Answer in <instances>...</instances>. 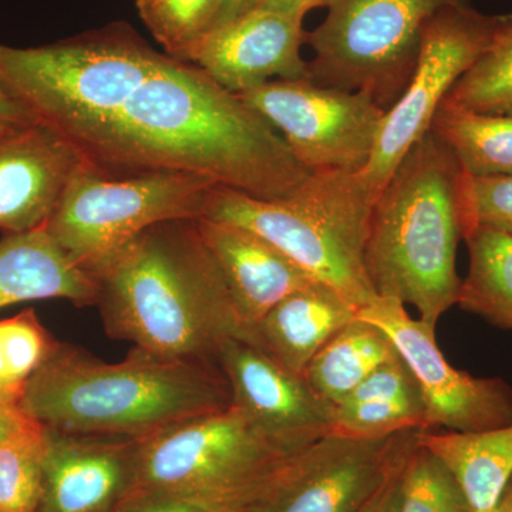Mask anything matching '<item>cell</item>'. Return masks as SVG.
Wrapping results in <instances>:
<instances>
[{"label":"cell","instance_id":"cell-1","mask_svg":"<svg viewBox=\"0 0 512 512\" xmlns=\"http://www.w3.org/2000/svg\"><path fill=\"white\" fill-rule=\"evenodd\" d=\"M79 156L110 177L184 171L265 201L289 197L311 174L238 94L167 53Z\"/></svg>","mask_w":512,"mask_h":512},{"label":"cell","instance_id":"cell-33","mask_svg":"<svg viewBox=\"0 0 512 512\" xmlns=\"http://www.w3.org/2000/svg\"><path fill=\"white\" fill-rule=\"evenodd\" d=\"M40 120L0 76V136L39 126Z\"/></svg>","mask_w":512,"mask_h":512},{"label":"cell","instance_id":"cell-38","mask_svg":"<svg viewBox=\"0 0 512 512\" xmlns=\"http://www.w3.org/2000/svg\"><path fill=\"white\" fill-rule=\"evenodd\" d=\"M25 386V384H23ZM22 384H13L0 380V404L6 406H19L23 393Z\"/></svg>","mask_w":512,"mask_h":512},{"label":"cell","instance_id":"cell-15","mask_svg":"<svg viewBox=\"0 0 512 512\" xmlns=\"http://www.w3.org/2000/svg\"><path fill=\"white\" fill-rule=\"evenodd\" d=\"M305 16L274 10H245L211 30L183 62L194 63L235 94L272 80L309 79L302 59Z\"/></svg>","mask_w":512,"mask_h":512},{"label":"cell","instance_id":"cell-29","mask_svg":"<svg viewBox=\"0 0 512 512\" xmlns=\"http://www.w3.org/2000/svg\"><path fill=\"white\" fill-rule=\"evenodd\" d=\"M400 512H470L456 478L419 436L403 464Z\"/></svg>","mask_w":512,"mask_h":512},{"label":"cell","instance_id":"cell-23","mask_svg":"<svg viewBox=\"0 0 512 512\" xmlns=\"http://www.w3.org/2000/svg\"><path fill=\"white\" fill-rule=\"evenodd\" d=\"M397 357L399 352L382 329L356 318L316 353L303 377L323 402L333 406Z\"/></svg>","mask_w":512,"mask_h":512},{"label":"cell","instance_id":"cell-31","mask_svg":"<svg viewBox=\"0 0 512 512\" xmlns=\"http://www.w3.org/2000/svg\"><path fill=\"white\" fill-rule=\"evenodd\" d=\"M464 224L488 227L512 237V177H471L464 173Z\"/></svg>","mask_w":512,"mask_h":512},{"label":"cell","instance_id":"cell-14","mask_svg":"<svg viewBox=\"0 0 512 512\" xmlns=\"http://www.w3.org/2000/svg\"><path fill=\"white\" fill-rule=\"evenodd\" d=\"M218 366L238 407L269 443L295 454L330 436V406L305 377L289 372L248 340L221 346Z\"/></svg>","mask_w":512,"mask_h":512},{"label":"cell","instance_id":"cell-2","mask_svg":"<svg viewBox=\"0 0 512 512\" xmlns=\"http://www.w3.org/2000/svg\"><path fill=\"white\" fill-rule=\"evenodd\" d=\"M92 276L110 338L151 355L218 366L228 339L248 340L195 220L147 228Z\"/></svg>","mask_w":512,"mask_h":512},{"label":"cell","instance_id":"cell-36","mask_svg":"<svg viewBox=\"0 0 512 512\" xmlns=\"http://www.w3.org/2000/svg\"><path fill=\"white\" fill-rule=\"evenodd\" d=\"M32 421L33 419H30L28 414L23 413L19 406L0 404V441L8 439L12 434L18 433L19 430L25 429Z\"/></svg>","mask_w":512,"mask_h":512},{"label":"cell","instance_id":"cell-27","mask_svg":"<svg viewBox=\"0 0 512 512\" xmlns=\"http://www.w3.org/2000/svg\"><path fill=\"white\" fill-rule=\"evenodd\" d=\"M478 114H512V25L448 93L444 103Z\"/></svg>","mask_w":512,"mask_h":512},{"label":"cell","instance_id":"cell-12","mask_svg":"<svg viewBox=\"0 0 512 512\" xmlns=\"http://www.w3.org/2000/svg\"><path fill=\"white\" fill-rule=\"evenodd\" d=\"M420 431L380 439L323 437L286 458L248 512H359Z\"/></svg>","mask_w":512,"mask_h":512},{"label":"cell","instance_id":"cell-18","mask_svg":"<svg viewBox=\"0 0 512 512\" xmlns=\"http://www.w3.org/2000/svg\"><path fill=\"white\" fill-rule=\"evenodd\" d=\"M195 225L224 279L248 342L259 320L276 303L316 282L274 245L248 229L208 218H197Z\"/></svg>","mask_w":512,"mask_h":512},{"label":"cell","instance_id":"cell-7","mask_svg":"<svg viewBox=\"0 0 512 512\" xmlns=\"http://www.w3.org/2000/svg\"><path fill=\"white\" fill-rule=\"evenodd\" d=\"M291 456L269 443L231 404L140 439L133 487L124 503L183 495L248 512Z\"/></svg>","mask_w":512,"mask_h":512},{"label":"cell","instance_id":"cell-28","mask_svg":"<svg viewBox=\"0 0 512 512\" xmlns=\"http://www.w3.org/2000/svg\"><path fill=\"white\" fill-rule=\"evenodd\" d=\"M138 16L164 53L183 62L210 33L221 0H134Z\"/></svg>","mask_w":512,"mask_h":512},{"label":"cell","instance_id":"cell-9","mask_svg":"<svg viewBox=\"0 0 512 512\" xmlns=\"http://www.w3.org/2000/svg\"><path fill=\"white\" fill-rule=\"evenodd\" d=\"M460 0H332L325 20L306 33L319 86L372 94L383 110L400 99L419 59L430 19Z\"/></svg>","mask_w":512,"mask_h":512},{"label":"cell","instance_id":"cell-19","mask_svg":"<svg viewBox=\"0 0 512 512\" xmlns=\"http://www.w3.org/2000/svg\"><path fill=\"white\" fill-rule=\"evenodd\" d=\"M357 311L335 289L315 282L276 303L252 330L249 343L303 377L316 353L357 318Z\"/></svg>","mask_w":512,"mask_h":512},{"label":"cell","instance_id":"cell-8","mask_svg":"<svg viewBox=\"0 0 512 512\" xmlns=\"http://www.w3.org/2000/svg\"><path fill=\"white\" fill-rule=\"evenodd\" d=\"M215 185L211 178L184 171L110 177L82 164L43 228L92 275L147 228L201 218Z\"/></svg>","mask_w":512,"mask_h":512},{"label":"cell","instance_id":"cell-16","mask_svg":"<svg viewBox=\"0 0 512 512\" xmlns=\"http://www.w3.org/2000/svg\"><path fill=\"white\" fill-rule=\"evenodd\" d=\"M37 512H116L136 474L140 439L47 429Z\"/></svg>","mask_w":512,"mask_h":512},{"label":"cell","instance_id":"cell-5","mask_svg":"<svg viewBox=\"0 0 512 512\" xmlns=\"http://www.w3.org/2000/svg\"><path fill=\"white\" fill-rule=\"evenodd\" d=\"M372 205L362 174L320 171L275 201L215 185L201 218L254 232L360 309L379 298L363 262Z\"/></svg>","mask_w":512,"mask_h":512},{"label":"cell","instance_id":"cell-21","mask_svg":"<svg viewBox=\"0 0 512 512\" xmlns=\"http://www.w3.org/2000/svg\"><path fill=\"white\" fill-rule=\"evenodd\" d=\"M407 430L430 429L419 386L402 357L330 406V436L380 439Z\"/></svg>","mask_w":512,"mask_h":512},{"label":"cell","instance_id":"cell-24","mask_svg":"<svg viewBox=\"0 0 512 512\" xmlns=\"http://www.w3.org/2000/svg\"><path fill=\"white\" fill-rule=\"evenodd\" d=\"M470 255L457 305L498 328L512 330V237L488 227L464 235Z\"/></svg>","mask_w":512,"mask_h":512},{"label":"cell","instance_id":"cell-17","mask_svg":"<svg viewBox=\"0 0 512 512\" xmlns=\"http://www.w3.org/2000/svg\"><path fill=\"white\" fill-rule=\"evenodd\" d=\"M83 161L49 127L0 136V229L23 234L45 227Z\"/></svg>","mask_w":512,"mask_h":512},{"label":"cell","instance_id":"cell-34","mask_svg":"<svg viewBox=\"0 0 512 512\" xmlns=\"http://www.w3.org/2000/svg\"><path fill=\"white\" fill-rule=\"evenodd\" d=\"M409 453L393 467L389 476L380 485L379 490L369 498V501L360 508L359 512H400V478H402L404 461H406Z\"/></svg>","mask_w":512,"mask_h":512},{"label":"cell","instance_id":"cell-35","mask_svg":"<svg viewBox=\"0 0 512 512\" xmlns=\"http://www.w3.org/2000/svg\"><path fill=\"white\" fill-rule=\"evenodd\" d=\"M330 2L332 0H247L241 13L245 10H274L306 16L313 9L328 8Z\"/></svg>","mask_w":512,"mask_h":512},{"label":"cell","instance_id":"cell-3","mask_svg":"<svg viewBox=\"0 0 512 512\" xmlns=\"http://www.w3.org/2000/svg\"><path fill=\"white\" fill-rule=\"evenodd\" d=\"M220 366L170 360L134 348L106 363L59 343L23 386L19 409L47 429L146 439L231 406Z\"/></svg>","mask_w":512,"mask_h":512},{"label":"cell","instance_id":"cell-39","mask_svg":"<svg viewBox=\"0 0 512 512\" xmlns=\"http://www.w3.org/2000/svg\"><path fill=\"white\" fill-rule=\"evenodd\" d=\"M494 512H512V480L508 487L505 488L504 494L501 495Z\"/></svg>","mask_w":512,"mask_h":512},{"label":"cell","instance_id":"cell-37","mask_svg":"<svg viewBox=\"0 0 512 512\" xmlns=\"http://www.w3.org/2000/svg\"><path fill=\"white\" fill-rule=\"evenodd\" d=\"M247 0H221L220 8H218L217 16H215L214 25L211 30L220 28L225 23L231 22L232 19L237 18L244 8ZM210 30V32H211Z\"/></svg>","mask_w":512,"mask_h":512},{"label":"cell","instance_id":"cell-32","mask_svg":"<svg viewBox=\"0 0 512 512\" xmlns=\"http://www.w3.org/2000/svg\"><path fill=\"white\" fill-rule=\"evenodd\" d=\"M116 512H239L228 505L183 497V495H150L134 498L121 505Z\"/></svg>","mask_w":512,"mask_h":512},{"label":"cell","instance_id":"cell-4","mask_svg":"<svg viewBox=\"0 0 512 512\" xmlns=\"http://www.w3.org/2000/svg\"><path fill=\"white\" fill-rule=\"evenodd\" d=\"M464 171L433 131L397 165L370 212L363 262L379 298L413 305L436 326L457 305L464 239Z\"/></svg>","mask_w":512,"mask_h":512},{"label":"cell","instance_id":"cell-22","mask_svg":"<svg viewBox=\"0 0 512 512\" xmlns=\"http://www.w3.org/2000/svg\"><path fill=\"white\" fill-rule=\"evenodd\" d=\"M419 441L451 471L470 512H494L512 480V423L474 433L421 430Z\"/></svg>","mask_w":512,"mask_h":512},{"label":"cell","instance_id":"cell-10","mask_svg":"<svg viewBox=\"0 0 512 512\" xmlns=\"http://www.w3.org/2000/svg\"><path fill=\"white\" fill-rule=\"evenodd\" d=\"M511 25L512 15H485L468 0L444 6L430 19L409 86L386 111L375 150L360 173L373 201L407 151L429 133L454 84Z\"/></svg>","mask_w":512,"mask_h":512},{"label":"cell","instance_id":"cell-11","mask_svg":"<svg viewBox=\"0 0 512 512\" xmlns=\"http://www.w3.org/2000/svg\"><path fill=\"white\" fill-rule=\"evenodd\" d=\"M238 96L281 134L309 173H362L386 116L370 93L309 79L272 80Z\"/></svg>","mask_w":512,"mask_h":512},{"label":"cell","instance_id":"cell-20","mask_svg":"<svg viewBox=\"0 0 512 512\" xmlns=\"http://www.w3.org/2000/svg\"><path fill=\"white\" fill-rule=\"evenodd\" d=\"M42 299H66L79 308L96 306V281L45 228L6 235L0 241V309Z\"/></svg>","mask_w":512,"mask_h":512},{"label":"cell","instance_id":"cell-25","mask_svg":"<svg viewBox=\"0 0 512 512\" xmlns=\"http://www.w3.org/2000/svg\"><path fill=\"white\" fill-rule=\"evenodd\" d=\"M430 131L471 177H512V114H478L441 104Z\"/></svg>","mask_w":512,"mask_h":512},{"label":"cell","instance_id":"cell-13","mask_svg":"<svg viewBox=\"0 0 512 512\" xmlns=\"http://www.w3.org/2000/svg\"><path fill=\"white\" fill-rule=\"evenodd\" d=\"M357 318L382 329L419 386L429 429L474 433L512 423V389L500 377L454 369L436 340V326L413 319L402 302L377 298Z\"/></svg>","mask_w":512,"mask_h":512},{"label":"cell","instance_id":"cell-26","mask_svg":"<svg viewBox=\"0 0 512 512\" xmlns=\"http://www.w3.org/2000/svg\"><path fill=\"white\" fill-rule=\"evenodd\" d=\"M46 437V427L33 420L0 441V512L39 510Z\"/></svg>","mask_w":512,"mask_h":512},{"label":"cell","instance_id":"cell-6","mask_svg":"<svg viewBox=\"0 0 512 512\" xmlns=\"http://www.w3.org/2000/svg\"><path fill=\"white\" fill-rule=\"evenodd\" d=\"M164 56L120 20L50 45H0V76L79 153Z\"/></svg>","mask_w":512,"mask_h":512},{"label":"cell","instance_id":"cell-30","mask_svg":"<svg viewBox=\"0 0 512 512\" xmlns=\"http://www.w3.org/2000/svg\"><path fill=\"white\" fill-rule=\"evenodd\" d=\"M57 346L32 309L0 320V380L23 386Z\"/></svg>","mask_w":512,"mask_h":512}]
</instances>
